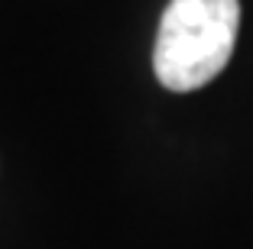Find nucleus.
I'll list each match as a JSON object with an SVG mask.
<instances>
[{
    "label": "nucleus",
    "instance_id": "f257e3e1",
    "mask_svg": "<svg viewBox=\"0 0 253 249\" xmlns=\"http://www.w3.org/2000/svg\"><path fill=\"white\" fill-rule=\"evenodd\" d=\"M237 26V0H169L153 49L159 84L185 94L214 81L231 62Z\"/></svg>",
    "mask_w": 253,
    "mask_h": 249
}]
</instances>
